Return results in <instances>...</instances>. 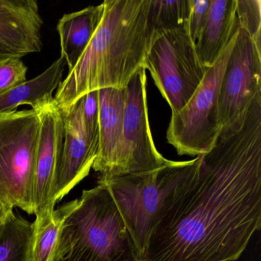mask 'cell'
<instances>
[{"label":"cell","instance_id":"obj_1","mask_svg":"<svg viewBox=\"0 0 261 261\" xmlns=\"http://www.w3.org/2000/svg\"><path fill=\"white\" fill-rule=\"evenodd\" d=\"M157 217L143 261H234L261 224V97Z\"/></svg>","mask_w":261,"mask_h":261},{"label":"cell","instance_id":"obj_2","mask_svg":"<svg viewBox=\"0 0 261 261\" xmlns=\"http://www.w3.org/2000/svg\"><path fill=\"white\" fill-rule=\"evenodd\" d=\"M150 1L103 2V18L95 35L56 91L54 100L64 114L91 91L125 89L144 68L154 33L149 19Z\"/></svg>","mask_w":261,"mask_h":261},{"label":"cell","instance_id":"obj_3","mask_svg":"<svg viewBox=\"0 0 261 261\" xmlns=\"http://www.w3.org/2000/svg\"><path fill=\"white\" fill-rule=\"evenodd\" d=\"M51 261H143L106 185L83 191L62 224Z\"/></svg>","mask_w":261,"mask_h":261},{"label":"cell","instance_id":"obj_4","mask_svg":"<svg viewBox=\"0 0 261 261\" xmlns=\"http://www.w3.org/2000/svg\"><path fill=\"white\" fill-rule=\"evenodd\" d=\"M200 156L189 161H171L142 173L99 176L108 186L143 258L149 233L162 211L198 173Z\"/></svg>","mask_w":261,"mask_h":261},{"label":"cell","instance_id":"obj_5","mask_svg":"<svg viewBox=\"0 0 261 261\" xmlns=\"http://www.w3.org/2000/svg\"><path fill=\"white\" fill-rule=\"evenodd\" d=\"M40 120L35 110L0 114V202L34 215L33 187Z\"/></svg>","mask_w":261,"mask_h":261},{"label":"cell","instance_id":"obj_6","mask_svg":"<svg viewBox=\"0 0 261 261\" xmlns=\"http://www.w3.org/2000/svg\"><path fill=\"white\" fill-rule=\"evenodd\" d=\"M144 68L172 112L187 105L208 70L201 65L195 43L185 28L154 32Z\"/></svg>","mask_w":261,"mask_h":261},{"label":"cell","instance_id":"obj_7","mask_svg":"<svg viewBox=\"0 0 261 261\" xmlns=\"http://www.w3.org/2000/svg\"><path fill=\"white\" fill-rule=\"evenodd\" d=\"M238 33L216 63L207 70L187 105L179 111L172 112L166 138L178 155L197 157L204 155L214 147L219 137L221 126L218 103L220 85Z\"/></svg>","mask_w":261,"mask_h":261},{"label":"cell","instance_id":"obj_8","mask_svg":"<svg viewBox=\"0 0 261 261\" xmlns=\"http://www.w3.org/2000/svg\"><path fill=\"white\" fill-rule=\"evenodd\" d=\"M258 96H261V49L240 27L220 85L218 111L221 134L242 127Z\"/></svg>","mask_w":261,"mask_h":261},{"label":"cell","instance_id":"obj_9","mask_svg":"<svg viewBox=\"0 0 261 261\" xmlns=\"http://www.w3.org/2000/svg\"><path fill=\"white\" fill-rule=\"evenodd\" d=\"M146 70H139L128 84L125 100L123 139L115 175L151 172L170 162L154 143L148 115Z\"/></svg>","mask_w":261,"mask_h":261},{"label":"cell","instance_id":"obj_10","mask_svg":"<svg viewBox=\"0 0 261 261\" xmlns=\"http://www.w3.org/2000/svg\"><path fill=\"white\" fill-rule=\"evenodd\" d=\"M33 109L37 112L40 120L33 187L36 221L33 224L34 229H37L51 221L55 211L51 190L62 160L65 123L63 113L54 97L36 105Z\"/></svg>","mask_w":261,"mask_h":261},{"label":"cell","instance_id":"obj_11","mask_svg":"<svg viewBox=\"0 0 261 261\" xmlns=\"http://www.w3.org/2000/svg\"><path fill=\"white\" fill-rule=\"evenodd\" d=\"M64 117L63 152L51 190V201L55 205L88 176L97 152V147L91 144L85 134L79 100Z\"/></svg>","mask_w":261,"mask_h":261},{"label":"cell","instance_id":"obj_12","mask_svg":"<svg viewBox=\"0 0 261 261\" xmlns=\"http://www.w3.org/2000/svg\"><path fill=\"white\" fill-rule=\"evenodd\" d=\"M42 25L36 0H0V45L15 56L42 51Z\"/></svg>","mask_w":261,"mask_h":261},{"label":"cell","instance_id":"obj_13","mask_svg":"<svg viewBox=\"0 0 261 261\" xmlns=\"http://www.w3.org/2000/svg\"><path fill=\"white\" fill-rule=\"evenodd\" d=\"M98 91V149L92 168L100 176L111 177L115 174L121 149L126 91L111 88Z\"/></svg>","mask_w":261,"mask_h":261},{"label":"cell","instance_id":"obj_14","mask_svg":"<svg viewBox=\"0 0 261 261\" xmlns=\"http://www.w3.org/2000/svg\"><path fill=\"white\" fill-rule=\"evenodd\" d=\"M239 28L236 0H211L207 22L195 42L198 59L206 69L216 63Z\"/></svg>","mask_w":261,"mask_h":261},{"label":"cell","instance_id":"obj_15","mask_svg":"<svg viewBox=\"0 0 261 261\" xmlns=\"http://www.w3.org/2000/svg\"><path fill=\"white\" fill-rule=\"evenodd\" d=\"M103 15V4L64 15L57 25L62 56L72 70L95 35Z\"/></svg>","mask_w":261,"mask_h":261},{"label":"cell","instance_id":"obj_16","mask_svg":"<svg viewBox=\"0 0 261 261\" xmlns=\"http://www.w3.org/2000/svg\"><path fill=\"white\" fill-rule=\"evenodd\" d=\"M66 65L65 59L60 57L40 75L0 95V114L16 111L21 105H30L33 108L53 98V92L62 82Z\"/></svg>","mask_w":261,"mask_h":261},{"label":"cell","instance_id":"obj_17","mask_svg":"<svg viewBox=\"0 0 261 261\" xmlns=\"http://www.w3.org/2000/svg\"><path fill=\"white\" fill-rule=\"evenodd\" d=\"M33 224L11 211L0 229V261H31Z\"/></svg>","mask_w":261,"mask_h":261},{"label":"cell","instance_id":"obj_18","mask_svg":"<svg viewBox=\"0 0 261 261\" xmlns=\"http://www.w3.org/2000/svg\"><path fill=\"white\" fill-rule=\"evenodd\" d=\"M79 199L65 203L55 209L51 221L33 232L31 261H51L61 227L65 218L79 204Z\"/></svg>","mask_w":261,"mask_h":261},{"label":"cell","instance_id":"obj_19","mask_svg":"<svg viewBox=\"0 0 261 261\" xmlns=\"http://www.w3.org/2000/svg\"><path fill=\"white\" fill-rule=\"evenodd\" d=\"M189 0H151L149 19L154 32L185 28Z\"/></svg>","mask_w":261,"mask_h":261},{"label":"cell","instance_id":"obj_20","mask_svg":"<svg viewBox=\"0 0 261 261\" xmlns=\"http://www.w3.org/2000/svg\"><path fill=\"white\" fill-rule=\"evenodd\" d=\"M239 25L250 35L261 49V2L259 0H236Z\"/></svg>","mask_w":261,"mask_h":261},{"label":"cell","instance_id":"obj_21","mask_svg":"<svg viewBox=\"0 0 261 261\" xmlns=\"http://www.w3.org/2000/svg\"><path fill=\"white\" fill-rule=\"evenodd\" d=\"M85 134L91 144L98 149L99 91H91L79 100Z\"/></svg>","mask_w":261,"mask_h":261},{"label":"cell","instance_id":"obj_22","mask_svg":"<svg viewBox=\"0 0 261 261\" xmlns=\"http://www.w3.org/2000/svg\"><path fill=\"white\" fill-rule=\"evenodd\" d=\"M28 68L19 57L0 61V95L27 82Z\"/></svg>","mask_w":261,"mask_h":261},{"label":"cell","instance_id":"obj_23","mask_svg":"<svg viewBox=\"0 0 261 261\" xmlns=\"http://www.w3.org/2000/svg\"><path fill=\"white\" fill-rule=\"evenodd\" d=\"M210 4L211 0H189L190 7L185 29L195 43L207 22Z\"/></svg>","mask_w":261,"mask_h":261},{"label":"cell","instance_id":"obj_24","mask_svg":"<svg viewBox=\"0 0 261 261\" xmlns=\"http://www.w3.org/2000/svg\"><path fill=\"white\" fill-rule=\"evenodd\" d=\"M13 210V209L9 208V207H6L4 204L0 202V229L4 225L8 214Z\"/></svg>","mask_w":261,"mask_h":261},{"label":"cell","instance_id":"obj_25","mask_svg":"<svg viewBox=\"0 0 261 261\" xmlns=\"http://www.w3.org/2000/svg\"><path fill=\"white\" fill-rule=\"evenodd\" d=\"M11 57H17V56H15L14 54L8 51L7 48L0 45V61L5 60V59Z\"/></svg>","mask_w":261,"mask_h":261}]
</instances>
